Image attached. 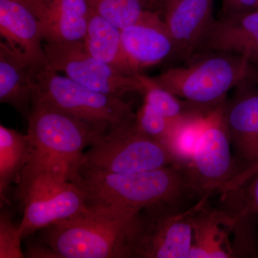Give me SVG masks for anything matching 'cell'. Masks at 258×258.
<instances>
[{
  "instance_id": "12",
  "label": "cell",
  "mask_w": 258,
  "mask_h": 258,
  "mask_svg": "<svg viewBox=\"0 0 258 258\" xmlns=\"http://www.w3.org/2000/svg\"><path fill=\"white\" fill-rule=\"evenodd\" d=\"M120 31L123 47L139 73L174 55V41L160 12L148 11L137 23Z\"/></svg>"
},
{
  "instance_id": "26",
  "label": "cell",
  "mask_w": 258,
  "mask_h": 258,
  "mask_svg": "<svg viewBox=\"0 0 258 258\" xmlns=\"http://www.w3.org/2000/svg\"><path fill=\"white\" fill-rule=\"evenodd\" d=\"M227 193L235 195L240 203L237 205V210L232 214L240 217H250L257 215L258 171L240 188Z\"/></svg>"
},
{
  "instance_id": "10",
  "label": "cell",
  "mask_w": 258,
  "mask_h": 258,
  "mask_svg": "<svg viewBox=\"0 0 258 258\" xmlns=\"http://www.w3.org/2000/svg\"><path fill=\"white\" fill-rule=\"evenodd\" d=\"M206 198L193 214L192 245L188 258H229L255 254L249 225L250 217H240L205 207Z\"/></svg>"
},
{
  "instance_id": "15",
  "label": "cell",
  "mask_w": 258,
  "mask_h": 258,
  "mask_svg": "<svg viewBox=\"0 0 258 258\" xmlns=\"http://www.w3.org/2000/svg\"><path fill=\"white\" fill-rule=\"evenodd\" d=\"M0 34L5 42L23 51L35 66L47 63L40 21L15 0H0Z\"/></svg>"
},
{
  "instance_id": "13",
  "label": "cell",
  "mask_w": 258,
  "mask_h": 258,
  "mask_svg": "<svg viewBox=\"0 0 258 258\" xmlns=\"http://www.w3.org/2000/svg\"><path fill=\"white\" fill-rule=\"evenodd\" d=\"M206 52H228L258 62V10L215 20L195 55Z\"/></svg>"
},
{
  "instance_id": "5",
  "label": "cell",
  "mask_w": 258,
  "mask_h": 258,
  "mask_svg": "<svg viewBox=\"0 0 258 258\" xmlns=\"http://www.w3.org/2000/svg\"><path fill=\"white\" fill-rule=\"evenodd\" d=\"M33 93L102 133L133 123L137 118L132 105L121 97L90 89L60 76L48 64L34 66Z\"/></svg>"
},
{
  "instance_id": "9",
  "label": "cell",
  "mask_w": 258,
  "mask_h": 258,
  "mask_svg": "<svg viewBox=\"0 0 258 258\" xmlns=\"http://www.w3.org/2000/svg\"><path fill=\"white\" fill-rule=\"evenodd\" d=\"M43 47L52 69L93 91L121 98L145 91L143 75L126 76L112 69L91 55L83 42H44Z\"/></svg>"
},
{
  "instance_id": "7",
  "label": "cell",
  "mask_w": 258,
  "mask_h": 258,
  "mask_svg": "<svg viewBox=\"0 0 258 258\" xmlns=\"http://www.w3.org/2000/svg\"><path fill=\"white\" fill-rule=\"evenodd\" d=\"M197 207L181 211L179 207L162 204L140 210L129 237V257L188 258Z\"/></svg>"
},
{
  "instance_id": "18",
  "label": "cell",
  "mask_w": 258,
  "mask_h": 258,
  "mask_svg": "<svg viewBox=\"0 0 258 258\" xmlns=\"http://www.w3.org/2000/svg\"><path fill=\"white\" fill-rule=\"evenodd\" d=\"M225 118L231 144L247 166L258 161V93L225 103Z\"/></svg>"
},
{
  "instance_id": "23",
  "label": "cell",
  "mask_w": 258,
  "mask_h": 258,
  "mask_svg": "<svg viewBox=\"0 0 258 258\" xmlns=\"http://www.w3.org/2000/svg\"><path fill=\"white\" fill-rule=\"evenodd\" d=\"M143 81L145 86L144 101L164 115L171 124L195 112L205 111L188 101H181L174 93L157 84L151 77L143 76Z\"/></svg>"
},
{
  "instance_id": "17",
  "label": "cell",
  "mask_w": 258,
  "mask_h": 258,
  "mask_svg": "<svg viewBox=\"0 0 258 258\" xmlns=\"http://www.w3.org/2000/svg\"><path fill=\"white\" fill-rule=\"evenodd\" d=\"M44 42H84L91 8L87 0H43Z\"/></svg>"
},
{
  "instance_id": "28",
  "label": "cell",
  "mask_w": 258,
  "mask_h": 258,
  "mask_svg": "<svg viewBox=\"0 0 258 258\" xmlns=\"http://www.w3.org/2000/svg\"><path fill=\"white\" fill-rule=\"evenodd\" d=\"M258 171V161L252 164V165L244 168L242 171L236 175L231 181H229L225 185L223 188L220 191L222 195L229 192V191H233L240 188L244 183L247 181L252 176L254 175Z\"/></svg>"
},
{
  "instance_id": "8",
  "label": "cell",
  "mask_w": 258,
  "mask_h": 258,
  "mask_svg": "<svg viewBox=\"0 0 258 258\" xmlns=\"http://www.w3.org/2000/svg\"><path fill=\"white\" fill-rule=\"evenodd\" d=\"M18 195L23 205L19 230L25 238L39 230L69 220L88 206L86 194L73 182L50 174H32L18 179Z\"/></svg>"
},
{
  "instance_id": "32",
  "label": "cell",
  "mask_w": 258,
  "mask_h": 258,
  "mask_svg": "<svg viewBox=\"0 0 258 258\" xmlns=\"http://www.w3.org/2000/svg\"><path fill=\"white\" fill-rule=\"evenodd\" d=\"M152 1H154V3H157V4L158 5H159V8H160V9H161L160 5H159V0H152ZM161 13H162V12H161Z\"/></svg>"
},
{
  "instance_id": "27",
  "label": "cell",
  "mask_w": 258,
  "mask_h": 258,
  "mask_svg": "<svg viewBox=\"0 0 258 258\" xmlns=\"http://www.w3.org/2000/svg\"><path fill=\"white\" fill-rule=\"evenodd\" d=\"M258 10V0H222V15Z\"/></svg>"
},
{
  "instance_id": "31",
  "label": "cell",
  "mask_w": 258,
  "mask_h": 258,
  "mask_svg": "<svg viewBox=\"0 0 258 258\" xmlns=\"http://www.w3.org/2000/svg\"><path fill=\"white\" fill-rule=\"evenodd\" d=\"M179 2V0H159L161 12L164 13V15L171 11Z\"/></svg>"
},
{
  "instance_id": "11",
  "label": "cell",
  "mask_w": 258,
  "mask_h": 258,
  "mask_svg": "<svg viewBox=\"0 0 258 258\" xmlns=\"http://www.w3.org/2000/svg\"><path fill=\"white\" fill-rule=\"evenodd\" d=\"M225 103L210 113L208 124L186 167L194 191L203 198H208L215 191L220 192L241 171L237 169L231 154Z\"/></svg>"
},
{
  "instance_id": "4",
  "label": "cell",
  "mask_w": 258,
  "mask_h": 258,
  "mask_svg": "<svg viewBox=\"0 0 258 258\" xmlns=\"http://www.w3.org/2000/svg\"><path fill=\"white\" fill-rule=\"evenodd\" d=\"M188 61L187 64L170 68L152 79L206 112L225 103L227 93L244 82L250 74L247 59L228 52H203Z\"/></svg>"
},
{
  "instance_id": "16",
  "label": "cell",
  "mask_w": 258,
  "mask_h": 258,
  "mask_svg": "<svg viewBox=\"0 0 258 258\" xmlns=\"http://www.w3.org/2000/svg\"><path fill=\"white\" fill-rule=\"evenodd\" d=\"M34 66L23 51L0 42V102L26 117L33 97Z\"/></svg>"
},
{
  "instance_id": "22",
  "label": "cell",
  "mask_w": 258,
  "mask_h": 258,
  "mask_svg": "<svg viewBox=\"0 0 258 258\" xmlns=\"http://www.w3.org/2000/svg\"><path fill=\"white\" fill-rule=\"evenodd\" d=\"M93 11L114 25L124 29L137 23L148 11L160 8L152 0H87Z\"/></svg>"
},
{
  "instance_id": "1",
  "label": "cell",
  "mask_w": 258,
  "mask_h": 258,
  "mask_svg": "<svg viewBox=\"0 0 258 258\" xmlns=\"http://www.w3.org/2000/svg\"><path fill=\"white\" fill-rule=\"evenodd\" d=\"M27 118L31 156L22 174H50L73 181L86 148L104 134L34 93Z\"/></svg>"
},
{
  "instance_id": "6",
  "label": "cell",
  "mask_w": 258,
  "mask_h": 258,
  "mask_svg": "<svg viewBox=\"0 0 258 258\" xmlns=\"http://www.w3.org/2000/svg\"><path fill=\"white\" fill-rule=\"evenodd\" d=\"M178 164L165 146L144 135L136 121L103 134L83 154L78 174H127Z\"/></svg>"
},
{
  "instance_id": "24",
  "label": "cell",
  "mask_w": 258,
  "mask_h": 258,
  "mask_svg": "<svg viewBox=\"0 0 258 258\" xmlns=\"http://www.w3.org/2000/svg\"><path fill=\"white\" fill-rule=\"evenodd\" d=\"M136 124L144 135L166 147L173 124L147 102L137 113Z\"/></svg>"
},
{
  "instance_id": "30",
  "label": "cell",
  "mask_w": 258,
  "mask_h": 258,
  "mask_svg": "<svg viewBox=\"0 0 258 258\" xmlns=\"http://www.w3.org/2000/svg\"><path fill=\"white\" fill-rule=\"evenodd\" d=\"M31 10L40 22L45 18V8L43 0H15Z\"/></svg>"
},
{
  "instance_id": "2",
  "label": "cell",
  "mask_w": 258,
  "mask_h": 258,
  "mask_svg": "<svg viewBox=\"0 0 258 258\" xmlns=\"http://www.w3.org/2000/svg\"><path fill=\"white\" fill-rule=\"evenodd\" d=\"M73 182L86 192L88 205L137 211L162 204L179 207L185 198L196 195L187 169L179 164L135 174L86 171Z\"/></svg>"
},
{
  "instance_id": "20",
  "label": "cell",
  "mask_w": 258,
  "mask_h": 258,
  "mask_svg": "<svg viewBox=\"0 0 258 258\" xmlns=\"http://www.w3.org/2000/svg\"><path fill=\"white\" fill-rule=\"evenodd\" d=\"M31 156L28 134L0 125V200H6L10 185L18 181Z\"/></svg>"
},
{
  "instance_id": "25",
  "label": "cell",
  "mask_w": 258,
  "mask_h": 258,
  "mask_svg": "<svg viewBox=\"0 0 258 258\" xmlns=\"http://www.w3.org/2000/svg\"><path fill=\"white\" fill-rule=\"evenodd\" d=\"M23 240L19 227L13 223L8 210L2 209L0 214V258L25 257L21 248Z\"/></svg>"
},
{
  "instance_id": "19",
  "label": "cell",
  "mask_w": 258,
  "mask_h": 258,
  "mask_svg": "<svg viewBox=\"0 0 258 258\" xmlns=\"http://www.w3.org/2000/svg\"><path fill=\"white\" fill-rule=\"evenodd\" d=\"M84 45L91 55L118 72L131 76L141 74L125 52L120 29L92 9Z\"/></svg>"
},
{
  "instance_id": "21",
  "label": "cell",
  "mask_w": 258,
  "mask_h": 258,
  "mask_svg": "<svg viewBox=\"0 0 258 258\" xmlns=\"http://www.w3.org/2000/svg\"><path fill=\"white\" fill-rule=\"evenodd\" d=\"M211 112H195L172 125L166 148L179 165L189 164Z\"/></svg>"
},
{
  "instance_id": "29",
  "label": "cell",
  "mask_w": 258,
  "mask_h": 258,
  "mask_svg": "<svg viewBox=\"0 0 258 258\" xmlns=\"http://www.w3.org/2000/svg\"><path fill=\"white\" fill-rule=\"evenodd\" d=\"M28 257L58 258L57 254L45 244H34L28 248V253L25 254Z\"/></svg>"
},
{
  "instance_id": "3",
  "label": "cell",
  "mask_w": 258,
  "mask_h": 258,
  "mask_svg": "<svg viewBox=\"0 0 258 258\" xmlns=\"http://www.w3.org/2000/svg\"><path fill=\"white\" fill-rule=\"evenodd\" d=\"M139 211L88 205L69 220L44 229V244L58 258H128V240Z\"/></svg>"
},
{
  "instance_id": "14",
  "label": "cell",
  "mask_w": 258,
  "mask_h": 258,
  "mask_svg": "<svg viewBox=\"0 0 258 258\" xmlns=\"http://www.w3.org/2000/svg\"><path fill=\"white\" fill-rule=\"evenodd\" d=\"M215 0H179L164 15L170 32L175 52L181 60L188 61L197 53L215 19Z\"/></svg>"
}]
</instances>
